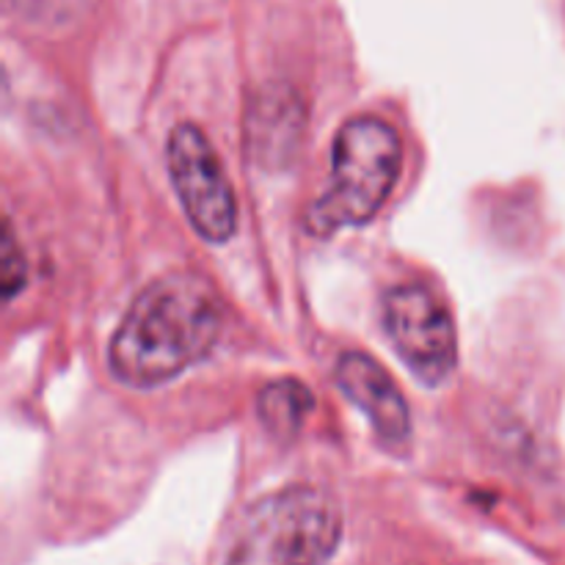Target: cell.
I'll use <instances>...</instances> for the list:
<instances>
[{"mask_svg": "<svg viewBox=\"0 0 565 565\" xmlns=\"http://www.w3.org/2000/svg\"><path fill=\"white\" fill-rule=\"evenodd\" d=\"M221 334V298L196 274L160 276L138 292L108 348L121 384L152 390L204 359Z\"/></svg>", "mask_w": 565, "mask_h": 565, "instance_id": "1", "label": "cell"}, {"mask_svg": "<svg viewBox=\"0 0 565 565\" xmlns=\"http://www.w3.org/2000/svg\"><path fill=\"white\" fill-rule=\"evenodd\" d=\"M340 535L337 502L318 489L292 486L243 513L218 565H326Z\"/></svg>", "mask_w": 565, "mask_h": 565, "instance_id": "2", "label": "cell"}, {"mask_svg": "<svg viewBox=\"0 0 565 565\" xmlns=\"http://www.w3.org/2000/svg\"><path fill=\"white\" fill-rule=\"evenodd\" d=\"M401 163V138L384 119L356 116L345 121L331 149L329 188L307 210V230L315 237H329L367 224L390 199Z\"/></svg>", "mask_w": 565, "mask_h": 565, "instance_id": "3", "label": "cell"}, {"mask_svg": "<svg viewBox=\"0 0 565 565\" xmlns=\"http://www.w3.org/2000/svg\"><path fill=\"white\" fill-rule=\"evenodd\" d=\"M166 158L174 191L193 230L207 243L230 241L237 230V204L210 138L185 121L171 130Z\"/></svg>", "mask_w": 565, "mask_h": 565, "instance_id": "4", "label": "cell"}, {"mask_svg": "<svg viewBox=\"0 0 565 565\" xmlns=\"http://www.w3.org/2000/svg\"><path fill=\"white\" fill-rule=\"evenodd\" d=\"M384 329L406 367L423 384L439 386L458 362L450 309L423 285H401L384 298Z\"/></svg>", "mask_w": 565, "mask_h": 565, "instance_id": "5", "label": "cell"}, {"mask_svg": "<svg viewBox=\"0 0 565 565\" xmlns=\"http://www.w3.org/2000/svg\"><path fill=\"white\" fill-rule=\"evenodd\" d=\"M334 379L342 395L370 419L381 445L392 447V450L406 445L408 436H412L408 403L392 381V375L375 359L359 351L342 353Z\"/></svg>", "mask_w": 565, "mask_h": 565, "instance_id": "6", "label": "cell"}, {"mask_svg": "<svg viewBox=\"0 0 565 565\" xmlns=\"http://www.w3.org/2000/svg\"><path fill=\"white\" fill-rule=\"evenodd\" d=\"M315 401L312 392L292 379L274 381L259 392L257 412L265 428L274 436H296L301 425L307 423Z\"/></svg>", "mask_w": 565, "mask_h": 565, "instance_id": "7", "label": "cell"}, {"mask_svg": "<svg viewBox=\"0 0 565 565\" xmlns=\"http://www.w3.org/2000/svg\"><path fill=\"white\" fill-rule=\"evenodd\" d=\"M0 279H3L6 298H11L22 285H25V263H22L20 248H17V241H14V232H11L9 224H6V237H3V274H0Z\"/></svg>", "mask_w": 565, "mask_h": 565, "instance_id": "8", "label": "cell"}]
</instances>
